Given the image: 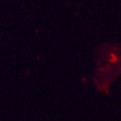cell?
Returning <instances> with one entry per match:
<instances>
[]
</instances>
